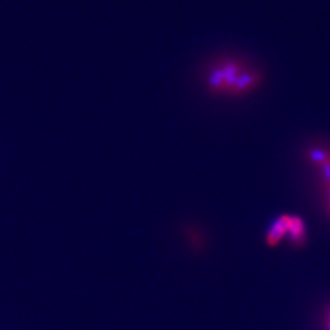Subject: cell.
Masks as SVG:
<instances>
[{
  "label": "cell",
  "mask_w": 330,
  "mask_h": 330,
  "mask_svg": "<svg viewBox=\"0 0 330 330\" xmlns=\"http://www.w3.org/2000/svg\"><path fill=\"white\" fill-rule=\"evenodd\" d=\"M263 72L240 56H222L213 60L203 74L206 90L213 97L244 98L263 84Z\"/></svg>",
  "instance_id": "cell-1"
},
{
  "label": "cell",
  "mask_w": 330,
  "mask_h": 330,
  "mask_svg": "<svg viewBox=\"0 0 330 330\" xmlns=\"http://www.w3.org/2000/svg\"><path fill=\"white\" fill-rule=\"evenodd\" d=\"M288 244L294 250H302L306 246L308 241L307 226L304 219L296 214H288V234H286Z\"/></svg>",
  "instance_id": "cell-2"
},
{
  "label": "cell",
  "mask_w": 330,
  "mask_h": 330,
  "mask_svg": "<svg viewBox=\"0 0 330 330\" xmlns=\"http://www.w3.org/2000/svg\"><path fill=\"white\" fill-rule=\"evenodd\" d=\"M288 213H284L272 222L268 231L264 235V244L266 247L275 248L285 240L286 234H288Z\"/></svg>",
  "instance_id": "cell-3"
},
{
  "label": "cell",
  "mask_w": 330,
  "mask_h": 330,
  "mask_svg": "<svg viewBox=\"0 0 330 330\" xmlns=\"http://www.w3.org/2000/svg\"><path fill=\"white\" fill-rule=\"evenodd\" d=\"M322 323H323L324 330H330V304L324 308L323 316H322Z\"/></svg>",
  "instance_id": "cell-4"
},
{
  "label": "cell",
  "mask_w": 330,
  "mask_h": 330,
  "mask_svg": "<svg viewBox=\"0 0 330 330\" xmlns=\"http://www.w3.org/2000/svg\"><path fill=\"white\" fill-rule=\"evenodd\" d=\"M326 216H328V218L330 219V210H329V212H326Z\"/></svg>",
  "instance_id": "cell-5"
}]
</instances>
